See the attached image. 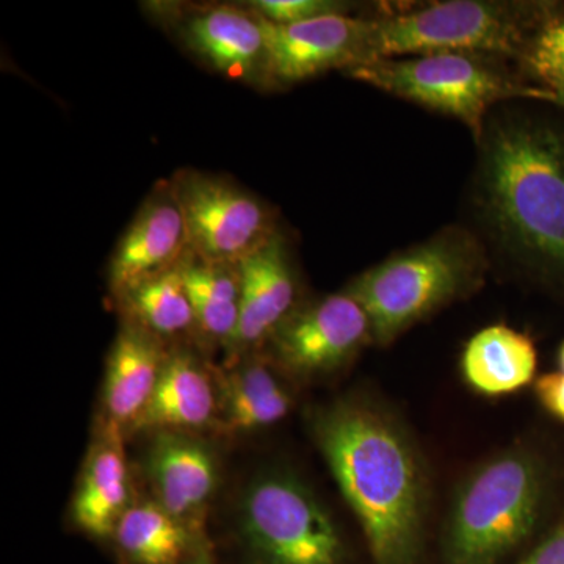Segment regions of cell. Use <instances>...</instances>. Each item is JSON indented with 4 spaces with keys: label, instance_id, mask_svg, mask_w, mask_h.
Returning a JSON list of instances; mask_svg holds the SVG:
<instances>
[{
    "label": "cell",
    "instance_id": "6da1fadb",
    "mask_svg": "<svg viewBox=\"0 0 564 564\" xmlns=\"http://www.w3.org/2000/svg\"><path fill=\"white\" fill-rule=\"evenodd\" d=\"M313 433L375 564H415L429 510L417 448L388 411L361 399L315 411Z\"/></svg>",
    "mask_w": 564,
    "mask_h": 564
},
{
    "label": "cell",
    "instance_id": "7a4b0ae2",
    "mask_svg": "<svg viewBox=\"0 0 564 564\" xmlns=\"http://www.w3.org/2000/svg\"><path fill=\"white\" fill-rule=\"evenodd\" d=\"M478 144L475 207L488 236L516 262L564 276V132L492 111Z\"/></svg>",
    "mask_w": 564,
    "mask_h": 564
},
{
    "label": "cell",
    "instance_id": "3957f363",
    "mask_svg": "<svg viewBox=\"0 0 564 564\" xmlns=\"http://www.w3.org/2000/svg\"><path fill=\"white\" fill-rule=\"evenodd\" d=\"M486 272L484 242L454 225L370 267L345 292L366 311L373 344L386 347L415 323L477 291Z\"/></svg>",
    "mask_w": 564,
    "mask_h": 564
},
{
    "label": "cell",
    "instance_id": "277c9868",
    "mask_svg": "<svg viewBox=\"0 0 564 564\" xmlns=\"http://www.w3.org/2000/svg\"><path fill=\"white\" fill-rule=\"evenodd\" d=\"M544 489L543 466L527 448H510L478 466L452 503L445 563H499L533 532Z\"/></svg>",
    "mask_w": 564,
    "mask_h": 564
},
{
    "label": "cell",
    "instance_id": "5b68a950",
    "mask_svg": "<svg viewBox=\"0 0 564 564\" xmlns=\"http://www.w3.org/2000/svg\"><path fill=\"white\" fill-rule=\"evenodd\" d=\"M533 3L445 0L372 20L366 62L440 52L524 58L549 20Z\"/></svg>",
    "mask_w": 564,
    "mask_h": 564
},
{
    "label": "cell",
    "instance_id": "8992f818",
    "mask_svg": "<svg viewBox=\"0 0 564 564\" xmlns=\"http://www.w3.org/2000/svg\"><path fill=\"white\" fill-rule=\"evenodd\" d=\"M347 73L404 101L456 118L477 141L500 102L514 98L551 101L545 88L522 84L492 55L440 52L380 58L352 66Z\"/></svg>",
    "mask_w": 564,
    "mask_h": 564
},
{
    "label": "cell",
    "instance_id": "52a82bcc",
    "mask_svg": "<svg viewBox=\"0 0 564 564\" xmlns=\"http://www.w3.org/2000/svg\"><path fill=\"white\" fill-rule=\"evenodd\" d=\"M240 530L261 564H343L332 516L292 475L267 474L251 484L240 503Z\"/></svg>",
    "mask_w": 564,
    "mask_h": 564
},
{
    "label": "cell",
    "instance_id": "ba28073f",
    "mask_svg": "<svg viewBox=\"0 0 564 564\" xmlns=\"http://www.w3.org/2000/svg\"><path fill=\"white\" fill-rule=\"evenodd\" d=\"M170 182L188 250L204 261L239 263L280 231L272 209L231 180L181 170Z\"/></svg>",
    "mask_w": 564,
    "mask_h": 564
},
{
    "label": "cell",
    "instance_id": "9c48e42d",
    "mask_svg": "<svg viewBox=\"0 0 564 564\" xmlns=\"http://www.w3.org/2000/svg\"><path fill=\"white\" fill-rule=\"evenodd\" d=\"M372 343L366 311L344 292L299 304L265 345L285 372L314 378L343 369Z\"/></svg>",
    "mask_w": 564,
    "mask_h": 564
},
{
    "label": "cell",
    "instance_id": "30bf717a",
    "mask_svg": "<svg viewBox=\"0 0 564 564\" xmlns=\"http://www.w3.org/2000/svg\"><path fill=\"white\" fill-rule=\"evenodd\" d=\"M267 46L265 84H296L329 69H350L366 61L372 20L347 13L295 24L261 20Z\"/></svg>",
    "mask_w": 564,
    "mask_h": 564
},
{
    "label": "cell",
    "instance_id": "8fae6325",
    "mask_svg": "<svg viewBox=\"0 0 564 564\" xmlns=\"http://www.w3.org/2000/svg\"><path fill=\"white\" fill-rule=\"evenodd\" d=\"M172 20H176L182 44L210 69L232 80L265 84V35L254 11L236 6L198 7Z\"/></svg>",
    "mask_w": 564,
    "mask_h": 564
},
{
    "label": "cell",
    "instance_id": "7c38bea8",
    "mask_svg": "<svg viewBox=\"0 0 564 564\" xmlns=\"http://www.w3.org/2000/svg\"><path fill=\"white\" fill-rule=\"evenodd\" d=\"M240 310L228 347L247 351L265 345L299 306V281L281 229L239 263Z\"/></svg>",
    "mask_w": 564,
    "mask_h": 564
},
{
    "label": "cell",
    "instance_id": "4fadbf2b",
    "mask_svg": "<svg viewBox=\"0 0 564 564\" xmlns=\"http://www.w3.org/2000/svg\"><path fill=\"white\" fill-rule=\"evenodd\" d=\"M187 251L184 217L165 182L151 193L111 256V291L120 296L139 282L173 269Z\"/></svg>",
    "mask_w": 564,
    "mask_h": 564
},
{
    "label": "cell",
    "instance_id": "5bb4252c",
    "mask_svg": "<svg viewBox=\"0 0 564 564\" xmlns=\"http://www.w3.org/2000/svg\"><path fill=\"white\" fill-rule=\"evenodd\" d=\"M148 452V474L158 503L176 518L202 510L217 486V463L202 441L182 433L159 432Z\"/></svg>",
    "mask_w": 564,
    "mask_h": 564
},
{
    "label": "cell",
    "instance_id": "9a60e30c",
    "mask_svg": "<svg viewBox=\"0 0 564 564\" xmlns=\"http://www.w3.org/2000/svg\"><path fill=\"white\" fill-rule=\"evenodd\" d=\"M162 340L129 322L122 326L107 366L106 402L109 422L133 425L150 403L163 364L166 361Z\"/></svg>",
    "mask_w": 564,
    "mask_h": 564
},
{
    "label": "cell",
    "instance_id": "2e32d148",
    "mask_svg": "<svg viewBox=\"0 0 564 564\" xmlns=\"http://www.w3.org/2000/svg\"><path fill=\"white\" fill-rule=\"evenodd\" d=\"M215 414V393L206 370L184 351L166 356L150 403L133 423L139 430L184 433L206 426Z\"/></svg>",
    "mask_w": 564,
    "mask_h": 564
},
{
    "label": "cell",
    "instance_id": "e0dca14e",
    "mask_svg": "<svg viewBox=\"0 0 564 564\" xmlns=\"http://www.w3.org/2000/svg\"><path fill=\"white\" fill-rule=\"evenodd\" d=\"M538 352L527 334L492 325L470 337L462 355L466 383L481 395H508L532 383Z\"/></svg>",
    "mask_w": 564,
    "mask_h": 564
},
{
    "label": "cell",
    "instance_id": "ac0fdd59",
    "mask_svg": "<svg viewBox=\"0 0 564 564\" xmlns=\"http://www.w3.org/2000/svg\"><path fill=\"white\" fill-rule=\"evenodd\" d=\"M128 499V466L121 429L109 422L85 466L73 503L74 521L91 536H111L129 508Z\"/></svg>",
    "mask_w": 564,
    "mask_h": 564
},
{
    "label": "cell",
    "instance_id": "d6986e66",
    "mask_svg": "<svg viewBox=\"0 0 564 564\" xmlns=\"http://www.w3.org/2000/svg\"><path fill=\"white\" fill-rule=\"evenodd\" d=\"M180 269L192 303L195 332L210 343L228 347L239 323V267L204 261L188 250Z\"/></svg>",
    "mask_w": 564,
    "mask_h": 564
},
{
    "label": "cell",
    "instance_id": "ffe728a7",
    "mask_svg": "<svg viewBox=\"0 0 564 564\" xmlns=\"http://www.w3.org/2000/svg\"><path fill=\"white\" fill-rule=\"evenodd\" d=\"M291 406V395L272 369L248 362L226 381L223 425L232 433L254 432L282 421Z\"/></svg>",
    "mask_w": 564,
    "mask_h": 564
},
{
    "label": "cell",
    "instance_id": "44dd1931",
    "mask_svg": "<svg viewBox=\"0 0 564 564\" xmlns=\"http://www.w3.org/2000/svg\"><path fill=\"white\" fill-rule=\"evenodd\" d=\"M118 299L129 322L147 329L159 340L172 339L195 329V317L180 263L139 282Z\"/></svg>",
    "mask_w": 564,
    "mask_h": 564
},
{
    "label": "cell",
    "instance_id": "7402d4cb",
    "mask_svg": "<svg viewBox=\"0 0 564 564\" xmlns=\"http://www.w3.org/2000/svg\"><path fill=\"white\" fill-rule=\"evenodd\" d=\"M113 534L122 554L135 564H177L191 545L185 522L158 502L129 507Z\"/></svg>",
    "mask_w": 564,
    "mask_h": 564
},
{
    "label": "cell",
    "instance_id": "603a6c76",
    "mask_svg": "<svg viewBox=\"0 0 564 564\" xmlns=\"http://www.w3.org/2000/svg\"><path fill=\"white\" fill-rule=\"evenodd\" d=\"M261 20L272 24H295L328 17V14L347 13L350 7L334 0H254L247 3Z\"/></svg>",
    "mask_w": 564,
    "mask_h": 564
},
{
    "label": "cell",
    "instance_id": "cb8c5ba5",
    "mask_svg": "<svg viewBox=\"0 0 564 564\" xmlns=\"http://www.w3.org/2000/svg\"><path fill=\"white\" fill-rule=\"evenodd\" d=\"M524 61L543 82L564 73V18L545 22L530 43Z\"/></svg>",
    "mask_w": 564,
    "mask_h": 564
},
{
    "label": "cell",
    "instance_id": "d4e9b609",
    "mask_svg": "<svg viewBox=\"0 0 564 564\" xmlns=\"http://www.w3.org/2000/svg\"><path fill=\"white\" fill-rule=\"evenodd\" d=\"M534 392L545 410L564 422V372L545 373L538 378Z\"/></svg>",
    "mask_w": 564,
    "mask_h": 564
},
{
    "label": "cell",
    "instance_id": "484cf974",
    "mask_svg": "<svg viewBox=\"0 0 564 564\" xmlns=\"http://www.w3.org/2000/svg\"><path fill=\"white\" fill-rule=\"evenodd\" d=\"M519 564H564V521Z\"/></svg>",
    "mask_w": 564,
    "mask_h": 564
},
{
    "label": "cell",
    "instance_id": "4316f807",
    "mask_svg": "<svg viewBox=\"0 0 564 564\" xmlns=\"http://www.w3.org/2000/svg\"><path fill=\"white\" fill-rule=\"evenodd\" d=\"M545 91L551 96V101L562 104L564 106V73L558 76L552 77V79L545 80Z\"/></svg>",
    "mask_w": 564,
    "mask_h": 564
},
{
    "label": "cell",
    "instance_id": "83f0119b",
    "mask_svg": "<svg viewBox=\"0 0 564 564\" xmlns=\"http://www.w3.org/2000/svg\"><path fill=\"white\" fill-rule=\"evenodd\" d=\"M187 564H215V562L214 558H212L209 552L202 551L198 552V554H196L195 556H193L191 562H188Z\"/></svg>",
    "mask_w": 564,
    "mask_h": 564
},
{
    "label": "cell",
    "instance_id": "f1b7e54d",
    "mask_svg": "<svg viewBox=\"0 0 564 564\" xmlns=\"http://www.w3.org/2000/svg\"><path fill=\"white\" fill-rule=\"evenodd\" d=\"M560 366H562V372H564V344L562 345V350H560Z\"/></svg>",
    "mask_w": 564,
    "mask_h": 564
}]
</instances>
